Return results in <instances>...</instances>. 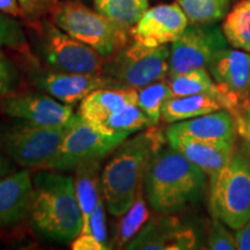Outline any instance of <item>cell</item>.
<instances>
[{"label":"cell","mask_w":250,"mask_h":250,"mask_svg":"<svg viewBox=\"0 0 250 250\" xmlns=\"http://www.w3.org/2000/svg\"><path fill=\"white\" fill-rule=\"evenodd\" d=\"M125 139L127 138L123 136L102 132L80 114H76L57 152L42 170H74L83 162L104 159Z\"/></svg>","instance_id":"9c48e42d"},{"label":"cell","mask_w":250,"mask_h":250,"mask_svg":"<svg viewBox=\"0 0 250 250\" xmlns=\"http://www.w3.org/2000/svg\"><path fill=\"white\" fill-rule=\"evenodd\" d=\"M208 248L212 250L236 249L235 235L230 234L226 225L217 218H213L208 233Z\"/></svg>","instance_id":"f546056e"},{"label":"cell","mask_w":250,"mask_h":250,"mask_svg":"<svg viewBox=\"0 0 250 250\" xmlns=\"http://www.w3.org/2000/svg\"><path fill=\"white\" fill-rule=\"evenodd\" d=\"M71 248L73 250H107L95 236L89 233H80L72 240Z\"/></svg>","instance_id":"d590c367"},{"label":"cell","mask_w":250,"mask_h":250,"mask_svg":"<svg viewBox=\"0 0 250 250\" xmlns=\"http://www.w3.org/2000/svg\"><path fill=\"white\" fill-rule=\"evenodd\" d=\"M208 208L213 218L235 230L250 219V156L241 144L229 162L210 177Z\"/></svg>","instance_id":"277c9868"},{"label":"cell","mask_w":250,"mask_h":250,"mask_svg":"<svg viewBox=\"0 0 250 250\" xmlns=\"http://www.w3.org/2000/svg\"><path fill=\"white\" fill-rule=\"evenodd\" d=\"M30 221L37 232L51 240L67 242L83 229V214L74 179L55 170H39L33 177Z\"/></svg>","instance_id":"3957f363"},{"label":"cell","mask_w":250,"mask_h":250,"mask_svg":"<svg viewBox=\"0 0 250 250\" xmlns=\"http://www.w3.org/2000/svg\"><path fill=\"white\" fill-rule=\"evenodd\" d=\"M20 81V72L8 56L0 49V98L13 93Z\"/></svg>","instance_id":"4dcf8cb0"},{"label":"cell","mask_w":250,"mask_h":250,"mask_svg":"<svg viewBox=\"0 0 250 250\" xmlns=\"http://www.w3.org/2000/svg\"><path fill=\"white\" fill-rule=\"evenodd\" d=\"M166 136L169 146L198 166L208 177L217 174L229 162L237 145H224L180 134L166 133Z\"/></svg>","instance_id":"e0dca14e"},{"label":"cell","mask_w":250,"mask_h":250,"mask_svg":"<svg viewBox=\"0 0 250 250\" xmlns=\"http://www.w3.org/2000/svg\"><path fill=\"white\" fill-rule=\"evenodd\" d=\"M241 145L243 146V148L246 149L247 153H248L249 156H250V143L246 142V140H243V139H242V143H241Z\"/></svg>","instance_id":"ab89813d"},{"label":"cell","mask_w":250,"mask_h":250,"mask_svg":"<svg viewBox=\"0 0 250 250\" xmlns=\"http://www.w3.org/2000/svg\"><path fill=\"white\" fill-rule=\"evenodd\" d=\"M230 114L236 121L239 136H241L243 140L250 143V93Z\"/></svg>","instance_id":"836d02e7"},{"label":"cell","mask_w":250,"mask_h":250,"mask_svg":"<svg viewBox=\"0 0 250 250\" xmlns=\"http://www.w3.org/2000/svg\"><path fill=\"white\" fill-rule=\"evenodd\" d=\"M189 24H217L229 12V0H176Z\"/></svg>","instance_id":"4316f807"},{"label":"cell","mask_w":250,"mask_h":250,"mask_svg":"<svg viewBox=\"0 0 250 250\" xmlns=\"http://www.w3.org/2000/svg\"><path fill=\"white\" fill-rule=\"evenodd\" d=\"M27 46V35L22 24L15 18L0 12V48L23 50Z\"/></svg>","instance_id":"f1b7e54d"},{"label":"cell","mask_w":250,"mask_h":250,"mask_svg":"<svg viewBox=\"0 0 250 250\" xmlns=\"http://www.w3.org/2000/svg\"><path fill=\"white\" fill-rule=\"evenodd\" d=\"M102 160L103 159L89 160L74 168V188L83 214L81 233H87L90 214L103 197L101 183Z\"/></svg>","instance_id":"d6986e66"},{"label":"cell","mask_w":250,"mask_h":250,"mask_svg":"<svg viewBox=\"0 0 250 250\" xmlns=\"http://www.w3.org/2000/svg\"><path fill=\"white\" fill-rule=\"evenodd\" d=\"M169 58L170 48L168 45L148 48L133 41L107 57L102 73L123 87L139 89L168 76Z\"/></svg>","instance_id":"ba28073f"},{"label":"cell","mask_w":250,"mask_h":250,"mask_svg":"<svg viewBox=\"0 0 250 250\" xmlns=\"http://www.w3.org/2000/svg\"><path fill=\"white\" fill-rule=\"evenodd\" d=\"M138 90L137 104L147 116L153 125H158L161 120L162 107L167 100L173 96L167 81L158 80L142 87Z\"/></svg>","instance_id":"83f0119b"},{"label":"cell","mask_w":250,"mask_h":250,"mask_svg":"<svg viewBox=\"0 0 250 250\" xmlns=\"http://www.w3.org/2000/svg\"><path fill=\"white\" fill-rule=\"evenodd\" d=\"M189 26L187 15L177 2L148 8L130 30L131 39L148 48L167 45L182 35Z\"/></svg>","instance_id":"5bb4252c"},{"label":"cell","mask_w":250,"mask_h":250,"mask_svg":"<svg viewBox=\"0 0 250 250\" xmlns=\"http://www.w3.org/2000/svg\"><path fill=\"white\" fill-rule=\"evenodd\" d=\"M166 133L180 134L224 145H236L239 136L235 118L227 109L173 123Z\"/></svg>","instance_id":"2e32d148"},{"label":"cell","mask_w":250,"mask_h":250,"mask_svg":"<svg viewBox=\"0 0 250 250\" xmlns=\"http://www.w3.org/2000/svg\"><path fill=\"white\" fill-rule=\"evenodd\" d=\"M206 176L198 166L171 146L162 147L146 171V199L156 213L174 214L201 198Z\"/></svg>","instance_id":"7a4b0ae2"},{"label":"cell","mask_w":250,"mask_h":250,"mask_svg":"<svg viewBox=\"0 0 250 250\" xmlns=\"http://www.w3.org/2000/svg\"><path fill=\"white\" fill-rule=\"evenodd\" d=\"M34 195V182L23 169L0 177V228L20 224L29 218Z\"/></svg>","instance_id":"9a60e30c"},{"label":"cell","mask_w":250,"mask_h":250,"mask_svg":"<svg viewBox=\"0 0 250 250\" xmlns=\"http://www.w3.org/2000/svg\"><path fill=\"white\" fill-rule=\"evenodd\" d=\"M206 68L226 100V109L233 112L250 93V54L240 49H223Z\"/></svg>","instance_id":"7c38bea8"},{"label":"cell","mask_w":250,"mask_h":250,"mask_svg":"<svg viewBox=\"0 0 250 250\" xmlns=\"http://www.w3.org/2000/svg\"><path fill=\"white\" fill-rule=\"evenodd\" d=\"M162 218L148 219L142 229L126 246L134 250H170L180 228L183 226L177 218L164 214Z\"/></svg>","instance_id":"44dd1931"},{"label":"cell","mask_w":250,"mask_h":250,"mask_svg":"<svg viewBox=\"0 0 250 250\" xmlns=\"http://www.w3.org/2000/svg\"><path fill=\"white\" fill-rule=\"evenodd\" d=\"M13 162L14 161L12 160L9 156L6 155L5 153L0 149V177L6 176V175L15 171V166Z\"/></svg>","instance_id":"f35d334b"},{"label":"cell","mask_w":250,"mask_h":250,"mask_svg":"<svg viewBox=\"0 0 250 250\" xmlns=\"http://www.w3.org/2000/svg\"><path fill=\"white\" fill-rule=\"evenodd\" d=\"M94 125L110 136H123L127 138L131 134L153 126V123L137 103H130Z\"/></svg>","instance_id":"603a6c76"},{"label":"cell","mask_w":250,"mask_h":250,"mask_svg":"<svg viewBox=\"0 0 250 250\" xmlns=\"http://www.w3.org/2000/svg\"><path fill=\"white\" fill-rule=\"evenodd\" d=\"M226 48L228 42L218 24H189L171 43L168 74L208 67L212 57Z\"/></svg>","instance_id":"30bf717a"},{"label":"cell","mask_w":250,"mask_h":250,"mask_svg":"<svg viewBox=\"0 0 250 250\" xmlns=\"http://www.w3.org/2000/svg\"><path fill=\"white\" fill-rule=\"evenodd\" d=\"M105 204L103 197L100 199L96 208H94L89 217V225L87 233L92 234L102 243L103 246L110 249V246L108 243L107 236V223H105Z\"/></svg>","instance_id":"d6a6232c"},{"label":"cell","mask_w":250,"mask_h":250,"mask_svg":"<svg viewBox=\"0 0 250 250\" xmlns=\"http://www.w3.org/2000/svg\"><path fill=\"white\" fill-rule=\"evenodd\" d=\"M236 249L250 250V219L235 233Z\"/></svg>","instance_id":"8d00e7d4"},{"label":"cell","mask_w":250,"mask_h":250,"mask_svg":"<svg viewBox=\"0 0 250 250\" xmlns=\"http://www.w3.org/2000/svg\"><path fill=\"white\" fill-rule=\"evenodd\" d=\"M221 28L228 44L250 54V0H241L234 5Z\"/></svg>","instance_id":"484cf974"},{"label":"cell","mask_w":250,"mask_h":250,"mask_svg":"<svg viewBox=\"0 0 250 250\" xmlns=\"http://www.w3.org/2000/svg\"><path fill=\"white\" fill-rule=\"evenodd\" d=\"M147 199L145 196L144 184L139 188L136 198L130 206V208L122 214L111 236V248H123L129 245V242L137 235L142 228L145 226L149 219V211L147 208Z\"/></svg>","instance_id":"7402d4cb"},{"label":"cell","mask_w":250,"mask_h":250,"mask_svg":"<svg viewBox=\"0 0 250 250\" xmlns=\"http://www.w3.org/2000/svg\"><path fill=\"white\" fill-rule=\"evenodd\" d=\"M138 90L129 87L99 88L80 103L79 114L90 123L98 124L130 103H137Z\"/></svg>","instance_id":"ac0fdd59"},{"label":"cell","mask_w":250,"mask_h":250,"mask_svg":"<svg viewBox=\"0 0 250 250\" xmlns=\"http://www.w3.org/2000/svg\"><path fill=\"white\" fill-rule=\"evenodd\" d=\"M0 12L13 18H23L22 9L18 0H0Z\"/></svg>","instance_id":"74e56055"},{"label":"cell","mask_w":250,"mask_h":250,"mask_svg":"<svg viewBox=\"0 0 250 250\" xmlns=\"http://www.w3.org/2000/svg\"><path fill=\"white\" fill-rule=\"evenodd\" d=\"M0 111L12 118L43 126L66 124L74 116L70 105L41 93L8 94L0 101Z\"/></svg>","instance_id":"4fadbf2b"},{"label":"cell","mask_w":250,"mask_h":250,"mask_svg":"<svg viewBox=\"0 0 250 250\" xmlns=\"http://www.w3.org/2000/svg\"><path fill=\"white\" fill-rule=\"evenodd\" d=\"M71 122L57 126H43L27 122L2 126L0 127V149L17 165L42 170L57 152Z\"/></svg>","instance_id":"52a82bcc"},{"label":"cell","mask_w":250,"mask_h":250,"mask_svg":"<svg viewBox=\"0 0 250 250\" xmlns=\"http://www.w3.org/2000/svg\"><path fill=\"white\" fill-rule=\"evenodd\" d=\"M51 20L74 39L95 49L104 57H110L129 44L130 30L124 29L79 1H59Z\"/></svg>","instance_id":"8992f818"},{"label":"cell","mask_w":250,"mask_h":250,"mask_svg":"<svg viewBox=\"0 0 250 250\" xmlns=\"http://www.w3.org/2000/svg\"><path fill=\"white\" fill-rule=\"evenodd\" d=\"M30 79L37 88L68 105L81 102L95 89L123 87L116 80L103 73L35 70L31 72Z\"/></svg>","instance_id":"8fae6325"},{"label":"cell","mask_w":250,"mask_h":250,"mask_svg":"<svg viewBox=\"0 0 250 250\" xmlns=\"http://www.w3.org/2000/svg\"><path fill=\"white\" fill-rule=\"evenodd\" d=\"M220 109H226L223 100L210 94L171 96L162 107L161 120L167 124H173Z\"/></svg>","instance_id":"ffe728a7"},{"label":"cell","mask_w":250,"mask_h":250,"mask_svg":"<svg viewBox=\"0 0 250 250\" xmlns=\"http://www.w3.org/2000/svg\"><path fill=\"white\" fill-rule=\"evenodd\" d=\"M20 7L22 9L23 19L28 22L44 19L46 15H51L58 0H18Z\"/></svg>","instance_id":"1f68e13d"},{"label":"cell","mask_w":250,"mask_h":250,"mask_svg":"<svg viewBox=\"0 0 250 250\" xmlns=\"http://www.w3.org/2000/svg\"><path fill=\"white\" fill-rule=\"evenodd\" d=\"M198 236L193 228L183 226L180 228L179 233L175 237L170 250H181V249H196Z\"/></svg>","instance_id":"e575fe53"},{"label":"cell","mask_w":250,"mask_h":250,"mask_svg":"<svg viewBox=\"0 0 250 250\" xmlns=\"http://www.w3.org/2000/svg\"><path fill=\"white\" fill-rule=\"evenodd\" d=\"M166 140L164 131L153 125L125 139L112 151L101 173L103 199L111 215L118 218L129 210L153 158Z\"/></svg>","instance_id":"6da1fadb"},{"label":"cell","mask_w":250,"mask_h":250,"mask_svg":"<svg viewBox=\"0 0 250 250\" xmlns=\"http://www.w3.org/2000/svg\"><path fill=\"white\" fill-rule=\"evenodd\" d=\"M166 81L170 87L173 96L210 94L223 100L226 108V100L206 67L196 68L180 74H168Z\"/></svg>","instance_id":"cb8c5ba5"},{"label":"cell","mask_w":250,"mask_h":250,"mask_svg":"<svg viewBox=\"0 0 250 250\" xmlns=\"http://www.w3.org/2000/svg\"><path fill=\"white\" fill-rule=\"evenodd\" d=\"M148 0H94V8L126 30L136 26L149 8Z\"/></svg>","instance_id":"d4e9b609"},{"label":"cell","mask_w":250,"mask_h":250,"mask_svg":"<svg viewBox=\"0 0 250 250\" xmlns=\"http://www.w3.org/2000/svg\"><path fill=\"white\" fill-rule=\"evenodd\" d=\"M36 52L50 67L74 73H102L107 57L62 30L52 20L28 22Z\"/></svg>","instance_id":"5b68a950"}]
</instances>
